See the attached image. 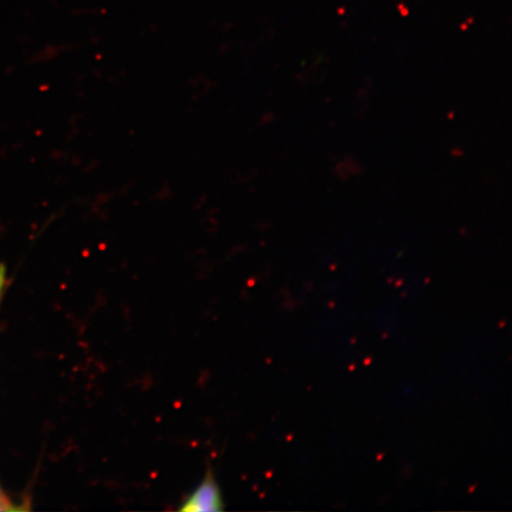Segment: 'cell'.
Listing matches in <instances>:
<instances>
[{
  "label": "cell",
  "mask_w": 512,
  "mask_h": 512,
  "mask_svg": "<svg viewBox=\"0 0 512 512\" xmlns=\"http://www.w3.org/2000/svg\"><path fill=\"white\" fill-rule=\"evenodd\" d=\"M223 502L219 485H217L213 473H207L203 482L192 492L188 501L184 503L181 511L184 512H210L221 511Z\"/></svg>",
  "instance_id": "cell-1"
},
{
  "label": "cell",
  "mask_w": 512,
  "mask_h": 512,
  "mask_svg": "<svg viewBox=\"0 0 512 512\" xmlns=\"http://www.w3.org/2000/svg\"><path fill=\"white\" fill-rule=\"evenodd\" d=\"M16 510V508L12 507L9 498L3 494V491L0 490V511H9Z\"/></svg>",
  "instance_id": "cell-2"
},
{
  "label": "cell",
  "mask_w": 512,
  "mask_h": 512,
  "mask_svg": "<svg viewBox=\"0 0 512 512\" xmlns=\"http://www.w3.org/2000/svg\"><path fill=\"white\" fill-rule=\"evenodd\" d=\"M5 268L0 266V303H2L3 294L5 291L6 277Z\"/></svg>",
  "instance_id": "cell-3"
}]
</instances>
